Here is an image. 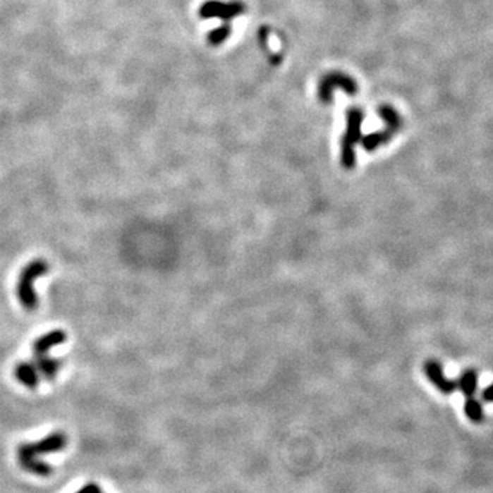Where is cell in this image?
<instances>
[{"label":"cell","instance_id":"6da1fadb","mask_svg":"<svg viewBox=\"0 0 493 493\" xmlns=\"http://www.w3.org/2000/svg\"><path fill=\"white\" fill-rule=\"evenodd\" d=\"M49 270V264L44 259H33L26 263L20 272L17 280V298L26 311L32 312L39 307V296L35 284L44 277Z\"/></svg>","mask_w":493,"mask_h":493},{"label":"cell","instance_id":"7a4b0ae2","mask_svg":"<svg viewBox=\"0 0 493 493\" xmlns=\"http://www.w3.org/2000/svg\"><path fill=\"white\" fill-rule=\"evenodd\" d=\"M365 114L358 107H350L347 110V129L341 138V164L344 169L351 170L356 164L355 145L362 140V123Z\"/></svg>","mask_w":493,"mask_h":493},{"label":"cell","instance_id":"3957f363","mask_svg":"<svg viewBox=\"0 0 493 493\" xmlns=\"http://www.w3.org/2000/svg\"><path fill=\"white\" fill-rule=\"evenodd\" d=\"M378 114L387 123V128L384 130H378L376 133H372V135L362 138L360 142H362L363 148L369 152L375 151L379 145L387 144L388 141L391 140L399 132L401 123H403L399 113L392 106H388V104L381 106L378 109Z\"/></svg>","mask_w":493,"mask_h":493},{"label":"cell","instance_id":"277c9868","mask_svg":"<svg viewBox=\"0 0 493 493\" xmlns=\"http://www.w3.org/2000/svg\"><path fill=\"white\" fill-rule=\"evenodd\" d=\"M336 90H341L346 94L356 95L358 92V84L350 77L348 74L340 73V71H331L328 73L318 85V97L322 103L329 104L333 100V92Z\"/></svg>","mask_w":493,"mask_h":493},{"label":"cell","instance_id":"5b68a950","mask_svg":"<svg viewBox=\"0 0 493 493\" xmlns=\"http://www.w3.org/2000/svg\"><path fill=\"white\" fill-rule=\"evenodd\" d=\"M245 11V4L240 0L233 1H219V0H209L202 4L199 10V16L205 20L209 18H219L225 23H229L237 16H241Z\"/></svg>","mask_w":493,"mask_h":493},{"label":"cell","instance_id":"8992f818","mask_svg":"<svg viewBox=\"0 0 493 493\" xmlns=\"http://www.w3.org/2000/svg\"><path fill=\"white\" fill-rule=\"evenodd\" d=\"M425 376L429 378V381L444 395H452L458 388H456V381L446 378L443 370L442 363H439L434 359L426 360L423 366Z\"/></svg>","mask_w":493,"mask_h":493},{"label":"cell","instance_id":"52a82bcc","mask_svg":"<svg viewBox=\"0 0 493 493\" xmlns=\"http://www.w3.org/2000/svg\"><path fill=\"white\" fill-rule=\"evenodd\" d=\"M66 340H68V334L62 329H55V330L48 331L46 334L40 336L39 339H36V341L33 343V346H32L33 358H40V356L48 355V351L51 348H55V347L63 344Z\"/></svg>","mask_w":493,"mask_h":493},{"label":"cell","instance_id":"ba28073f","mask_svg":"<svg viewBox=\"0 0 493 493\" xmlns=\"http://www.w3.org/2000/svg\"><path fill=\"white\" fill-rule=\"evenodd\" d=\"M14 375L23 385L30 389L36 388L40 382V375L32 360L20 362L14 369Z\"/></svg>","mask_w":493,"mask_h":493},{"label":"cell","instance_id":"9c48e42d","mask_svg":"<svg viewBox=\"0 0 493 493\" xmlns=\"http://www.w3.org/2000/svg\"><path fill=\"white\" fill-rule=\"evenodd\" d=\"M32 362L35 363L40 377H43L46 379H54L58 375L59 369L62 367L61 359H55V358H51L48 355L40 356V358H33Z\"/></svg>","mask_w":493,"mask_h":493},{"label":"cell","instance_id":"30bf717a","mask_svg":"<svg viewBox=\"0 0 493 493\" xmlns=\"http://www.w3.org/2000/svg\"><path fill=\"white\" fill-rule=\"evenodd\" d=\"M456 388L466 396L473 398L478 388V375L474 369L465 370L456 381Z\"/></svg>","mask_w":493,"mask_h":493},{"label":"cell","instance_id":"8fae6325","mask_svg":"<svg viewBox=\"0 0 493 493\" xmlns=\"http://www.w3.org/2000/svg\"><path fill=\"white\" fill-rule=\"evenodd\" d=\"M465 413L468 415L471 422L480 423L484 421L485 418V413H484V407L481 404L480 400L473 398H468L465 403Z\"/></svg>","mask_w":493,"mask_h":493},{"label":"cell","instance_id":"7c38bea8","mask_svg":"<svg viewBox=\"0 0 493 493\" xmlns=\"http://www.w3.org/2000/svg\"><path fill=\"white\" fill-rule=\"evenodd\" d=\"M232 33V26L229 25V23H225L224 25H221L219 28H215L212 29V32L209 33L207 36V42L212 44V46H221Z\"/></svg>","mask_w":493,"mask_h":493},{"label":"cell","instance_id":"4fadbf2b","mask_svg":"<svg viewBox=\"0 0 493 493\" xmlns=\"http://www.w3.org/2000/svg\"><path fill=\"white\" fill-rule=\"evenodd\" d=\"M481 399L484 400V401H487V403H493V384L488 385V387L482 391Z\"/></svg>","mask_w":493,"mask_h":493}]
</instances>
